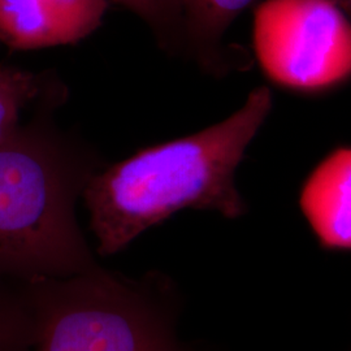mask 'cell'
<instances>
[{
	"label": "cell",
	"instance_id": "obj_2",
	"mask_svg": "<svg viewBox=\"0 0 351 351\" xmlns=\"http://www.w3.org/2000/svg\"><path fill=\"white\" fill-rule=\"evenodd\" d=\"M45 104L0 146V277L73 276L94 268L75 202L104 164L78 137L55 125Z\"/></svg>",
	"mask_w": 351,
	"mask_h": 351
},
{
	"label": "cell",
	"instance_id": "obj_8",
	"mask_svg": "<svg viewBox=\"0 0 351 351\" xmlns=\"http://www.w3.org/2000/svg\"><path fill=\"white\" fill-rule=\"evenodd\" d=\"M68 93L51 72L36 73L19 66L0 64V146L20 129L21 114L29 107L62 106Z\"/></svg>",
	"mask_w": 351,
	"mask_h": 351
},
{
	"label": "cell",
	"instance_id": "obj_9",
	"mask_svg": "<svg viewBox=\"0 0 351 351\" xmlns=\"http://www.w3.org/2000/svg\"><path fill=\"white\" fill-rule=\"evenodd\" d=\"M34 319L23 281L0 277V351H32Z\"/></svg>",
	"mask_w": 351,
	"mask_h": 351
},
{
	"label": "cell",
	"instance_id": "obj_7",
	"mask_svg": "<svg viewBox=\"0 0 351 351\" xmlns=\"http://www.w3.org/2000/svg\"><path fill=\"white\" fill-rule=\"evenodd\" d=\"M182 24V55L203 71L226 75L236 58L228 53L224 37L245 11L264 0H178Z\"/></svg>",
	"mask_w": 351,
	"mask_h": 351
},
{
	"label": "cell",
	"instance_id": "obj_5",
	"mask_svg": "<svg viewBox=\"0 0 351 351\" xmlns=\"http://www.w3.org/2000/svg\"><path fill=\"white\" fill-rule=\"evenodd\" d=\"M108 0H0V43L13 50L75 45L103 23Z\"/></svg>",
	"mask_w": 351,
	"mask_h": 351
},
{
	"label": "cell",
	"instance_id": "obj_3",
	"mask_svg": "<svg viewBox=\"0 0 351 351\" xmlns=\"http://www.w3.org/2000/svg\"><path fill=\"white\" fill-rule=\"evenodd\" d=\"M34 319L32 351H184L169 281L128 278L99 265L24 282Z\"/></svg>",
	"mask_w": 351,
	"mask_h": 351
},
{
	"label": "cell",
	"instance_id": "obj_1",
	"mask_svg": "<svg viewBox=\"0 0 351 351\" xmlns=\"http://www.w3.org/2000/svg\"><path fill=\"white\" fill-rule=\"evenodd\" d=\"M272 103L269 88H255L223 121L98 169L82 193L97 251L108 256L124 250L185 208L216 211L228 219L246 213L236 172Z\"/></svg>",
	"mask_w": 351,
	"mask_h": 351
},
{
	"label": "cell",
	"instance_id": "obj_6",
	"mask_svg": "<svg viewBox=\"0 0 351 351\" xmlns=\"http://www.w3.org/2000/svg\"><path fill=\"white\" fill-rule=\"evenodd\" d=\"M300 204L324 247L351 250V147L333 151L315 168Z\"/></svg>",
	"mask_w": 351,
	"mask_h": 351
},
{
	"label": "cell",
	"instance_id": "obj_4",
	"mask_svg": "<svg viewBox=\"0 0 351 351\" xmlns=\"http://www.w3.org/2000/svg\"><path fill=\"white\" fill-rule=\"evenodd\" d=\"M252 42L264 73L284 88L324 90L351 77V20L332 0H264Z\"/></svg>",
	"mask_w": 351,
	"mask_h": 351
},
{
	"label": "cell",
	"instance_id": "obj_11",
	"mask_svg": "<svg viewBox=\"0 0 351 351\" xmlns=\"http://www.w3.org/2000/svg\"><path fill=\"white\" fill-rule=\"evenodd\" d=\"M351 20V0H332Z\"/></svg>",
	"mask_w": 351,
	"mask_h": 351
},
{
	"label": "cell",
	"instance_id": "obj_10",
	"mask_svg": "<svg viewBox=\"0 0 351 351\" xmlns=\"http://www.w3.org/2000/svg\"><path fill=\"white\" fill-rule=\"evenodd\" d=\"M137 14L150 27L159 47L182 55V24L178 0H111Z\"/></svg>",
	"mask_w": 351,
	"mask_h": 351
}]
</instances>
